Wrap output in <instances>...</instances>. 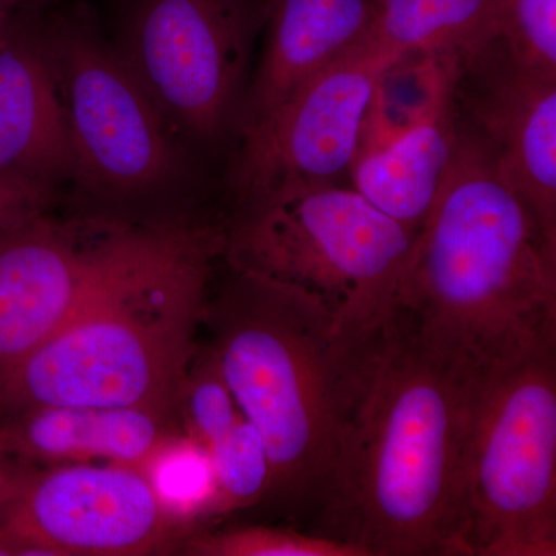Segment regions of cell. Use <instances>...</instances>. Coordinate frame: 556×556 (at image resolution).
<instances>
[{
    "label": "cell",
    "instance_id": "cell-1",
    "mask_svg": "<svg viewBox=\"0 0 556 556\" xmlns=\"http://www.w3.org/2000/svg\"><path fill=\"white\" fill-rule=\"evenodd\" d=\"M393 316L428 357L470 380L556 340V240L473 127L459 126Z\"/></svg>",
    "mask_w": 556,
    "mask_h": 556
},
{
    "label": "cell",
    "instance_id": "cell-2",
    "mask_svg": "<svg viewBox=\"0 0 556 556\" xmlns=\"http://www.w3.org/2000/svg\"><path fill=\"white\" fill-rule=\"evenodd\" d=\"M468 380L391 316L316 507L318 535L365 556H464L460 467Z\"/></svg>",
    "mask_w": 556,
    "mask_h": 556
},
{
    "label": "cell",
    "instance_id": "cell-3",
    "mask_svg": "<svg viewBox=\"0 0 556 556\" xmlns=\"http://www.w3.org/2000/svg\"><path fill=\"white\" fill-rule=\"evenodd\" d=\"M218 254L215 230L139 223L115 268L60 331L0 375V412L105 405L175 415Z\"/></svg>",
    "mask_w": 556,
    "mask_h": 556
},
{
    "label": "cell",
    "instance_id": "cell-4",
    "mask_svg": "<svg viewBox=\"0 0 556 556\" xmlns=\"http://www.w3.org/2000/svg\"><path fill=\"white\" fill-rule=\"evenodd\" d=\"M230 270L207 303L212 354L268 448V497L288 510L316 508L380 338H354L308 295Z\"/></svg>",
    "mask_w": 556,
    "mask_h": 556
},
{
    "label": "cell",
    "instance_id": "cell-5",
    "mask_svg": "<svg viewBox=\"0 0 556 556\" xmlns=\"http://www.w3.org/2000/svg\"><path fill=\"white\" fill-rule=\"evenodd\" d=\"M416 233L338 182L285 185L241 199L223 254L316 300L340 329L375 342L393 316Z\"/></svg>",
    "mask_w": 556,
    "mask_h": 556
},
{
    "label": "cell",
    "instance_id": "cell-6",
    "mask_svg": "<svg viewBox=\"0 0 556 556\" xmlns=\"http://www.w3.org/2000/svg\"><path fill=\"white\" fill-rule=\"evenodd\" d=\"M459 511L464 556L556 555V340L475 380Z\"/></svg>",
    "mask_w": 556,
    "mask_h": 556
},
{
    "label": "cell",
    "instance_id": "cell-7",
    "mask_svg": "<svg viewBox=\"0 0 556 556\" xmlns=\"http://www.w3.org/2000/svg\"><path fill=\"white\" fill-rule=\"evenodd\" d=\"M64 110L76 182L93 195L135 201L185 181L188 161L134 70L87 22L38 28Z\"/></svg>",
    "mask_w": 556,
    "mask_h": 556
},
{
    "label": "cell",
    "instance_id": "cell-8",
    "mask_svg": "<svg viewBox=\"0 0 556 556\" xmlns=\"http://www.w3.org/2000/svg\"><path fill=\"white\" fill-rule=\"evenodd\" d=\"M257 0H139L119 51L179 137L228 127L247 68Z\"/></svg>",
    "mask_w": 556,
    "mask_h": 556
},
{
    "label": "cell",
    "instance_id": "cell-9",
    "mask_svg": "<svg viewBox=\"0 0 556 556\" xmlns=\"http://www.w3.org/2000/svg\"><path fill=\"white\" fill-rule=\"evenodd\" d=\"M0 514V525L40 556L166 554L185 533L144 475L118 464L33 470Z\"/></svg>",
    "mask_w": 556,
    "mask_h": 556
},
{
    "label": "cell",
    "instance_id": "cell-10",
    "mask_svg": "<svg viewBox=\"0 0 556 556\" xmlns=\"http://www.w3.org/2000/svg\"><path fill=\"white\" fill-rule=\"evenodd\" d=\"M394 58L365 40L244 127L241 199L285 185H324L350 175L380 70Z\"/></svg>",
    "mask_w": 556,
    "mask_h": 556
},
{
    "label": "cell",
    "instance_id": "cell-11",
    "mask_svg": "<svg viewBox=\"0 0 556 556\" xmlns=\"http://www.w3.org/2000/svg\"><path fill=\"white\" fill-rule=\"evenodd\" d=\"M138 226L42 212L0 228V375L60 331L115 268Z\"/></svg>",
    "mask_w": 556,
    "mask_h": 556
},
{
    "label": "cell",
    "instance_id": "cell-12",
    "mask_svg": "<svg viewBox=\"0 0 556 556\" xmlns=\"http://www.w3.org/2000/svg\"><path fill=\"white\" fill-rule=\"evenodd\" d=\"M473 129L556 240V75L511 60L497 40L463 58Z\"/></svg>",
    "mask_w": 556,
    "mask_h": 556
},
{
    "label": "cell",
    "instance_id": "cell-13",
    "mask_svg": "<svg viewBox=\"0 0 556 556\" xmlns=\"http://www.w3.org/2000/svg\"><path fill=\"white\" fill-rule=\"evenodd\" d=\"M0 181L50 207L76 182L64 110L38 28L20 14L0 35Z\"/></svg>",
    "mask_w": 556,
    "mask_h": 556
},
{
    "label": "cell",
    "instance_id": "cell-14",
    "mask_svg": "<svg viewBox=\"0 0 556 556\" xmlns=\"http://www.w3.org/2000/svg\"><path fill=\"white\" fill-rule=\"evenodd\" d=\"M262 58L244 109L243 127L331 62L369 39L372 0H266Z\"/></svg>",
    "mask_w": 556,
    "mask_h": 556
},
{
    "label": "cell",
    "instance_id": "cell-15",
    "mask_svg": "<svg viewBox=\"0 0 556 556\" xmlns=\"http://www.w3.org/2000/svg\"><path fill=\"white\" fill-rule=\"evenodd\" d=\"M169 427L170 417L144 408L43 405L7 416L0 444L25 463L104 460L139 468Z\"/></svg>",
    "mask_w": 556,
    "mask_h": 556
},
{
    "label": "cell",
    "instance_id": "cell-16",
    "mask_svg": "<svg viewBox=\"0 0 556 556\" xmlns=\"http://www.w3.org/2000/svg\"><path fill=\"white\" fill-rule=\"evenodd\" d=\"M457 135L459 123L453 101L416 129L386 144L358 150L350 172L351 188L417 233L447 177Z\"/></svg>",
    "mask_w": 556,
    "mask_h": 556
},
{
    "label": "cell",
    "instance_id": "cell-17",
    "mask_svg": "<svg viewBox=\"0 0 556 556\" xmlns=\"http://www.w3.org/2000/svg\"><path fill=\"white\" fill-rule=\"evenodd\" d=\"M460 64L463 56L455 51L415 50L383 65L372 90L361 149L386 144L453 104Z\"/></svg>",
    "mask_w": 556,
    "mask_h": 556
},
{
    "label": "cell",
    "instance_id": "cell-18",
    "mask_svg": "<svg viewBox=\"0 0 556 556\" xmlns=\"http://www.w3.org/2000/svg\"><path fill=\"white\" fill-rule=\"evenodd\" d=\"M369 39L391 56L415 50L473 53L496 39V0H372Z\"/></svg>",
    "mask_w": 556,
    "mask_h": 556
},
{
    "label": "cell",
    "instance_id": "cell-19",
    "mask_svg": "<svg viewBox=\"0 0 556 556\" xmlns=\"http://www.w3.org/2000/svg\"><path fill=\"white\" fill-rule=\"evenodd\" d=\"M160 506L177 525L215 517L214 467L203 445L188 434H167L138 468Z\"/></svg>",
    "mask_w": 556,
    "mask_h": 556
},
{
    "label": "cell",
    "instance_id": "cell-20",
    "mask_svg": "<svg viewBox=\"0 0 556 556\" xmlns=\"http://www.w3.org/2000/svg\"><path fill=\"white\" fill-rule=\"evenodd\" d=\"M207 452L217 486L215 517L255 506L268 497L273 481L269 453L251 420L241 416Z\"/></svg>",
    "mask_w": 556,
    "mask_h": 556
},
{
    "label": "cell",
    "instance_id": "cell-21",
    "mask_svg": "<svg viewBox=\"0 0 556 556\" xmlns=\"http://www.w3.org/2000/svg\"><path fill=\"white\" fill-rule=\"evenodd\" d=\"M181 547L197 556H365L361 548L343 541L270 526L200 533L182 541Z\"/></svg>",
    "mask_w": 556,
    "mask_h": 556
},
{
    "label": "cell",
    "instance_id": "cell-22",
    "mask_svg": "<svg viewBox=\"0 0 556 556\" xmlns=\"http://www.w3.org/2000/svg\"><path fill=\"white\" fill-rule=\"evenodd\" d=\"M177 412L186 433L208 450L236 426L243 416L232 391L219 369L211 348L190 362L179 391Z\"/></svg>",
    "mask_w": 556,
    "mask_h": 556
},
{
    "label": "cell",
    "instance_id": "cell-23",
    "mask_svg": "<svg viewBox=\"0 0 556 556\" xmlns=\"http://www.w3.org/2000/svg\"><path fill=\"white\" fill-rule=\"evenodd\" d=\"M496 40L518 64L556 75V0H496Z\"/></svg>",
    "mask_w": 556,
    "mask_h": 556
},
{
    "label": "cell",
    "instance_id": "cell-24",
    "mask_svg": "<svg viewBox=\"0 0 556 556\" xmlns=\"http://www.w3.org/2000/svg\"><path fill=\"white\" fill-rule=\"evenodd\" d=\"M47 211L46 204L0 181V228L21 225Z\"/></svg>",
    "mask_w": 556,
    "mask_h": 556
},
{
    "label": "cell",
    "instance_id": "cell-25",
    "mask_svg": "<svg viewBox=\"0 0 556 556\" xmlns=\"http://www.w3.org/2000/svg\"><path fill=\"white\" fill-rule=\"evenodd\" d=\"M33 471L28 463L14 456L0 444V482H20L30 477Z\"/></svg>",
    "mask_w": 556,
    "mask_h": 556
},
{
    "label": "cell",
    "instance_id": "cell-26",
    "mask_svg": "<svg viewBox=\"0 0 556 556\" xmlns=\"http://www.w3.org/2000/svg\"><path fill=\"white\" fill-rule=\"evenodd\" d=\"M31 556V547L3 525H0V556Z\"/></svg>",
    "mask_w": 556,
    "mask_h": 556
},
{
    "label": "cell",
    "instance_id": "cell-27",
    "mask_svg": "<svg viewBox=\"0 0 556 556\" xmlns=\"http://www.w3.org/2000/svg\"><path fill=\"white\" fill-rule=\"evenodd\" d=\"M28 0H0V35L5 31L11 21L20 14L21 7Z\"/></svg>",
    "mask_w": 556,
    "mask_h": 556
},
{
    "label": "cell",
    "instance_id": "cell-28",
    "mask_svg": "<svg viewBox=\"0 0 556 556\" xmlns=\"http://www.w3.org/2000/svg\"><path fill=\"white\" fill-rule=\"evenodd\" d=\"M25 481H27V479L20 482H0V508L5 506L10 500H13V497L17 495V492H20Z\"/></svg>",
    "mask_w": 556,
    "mask_h": 556
}]
</instances>
